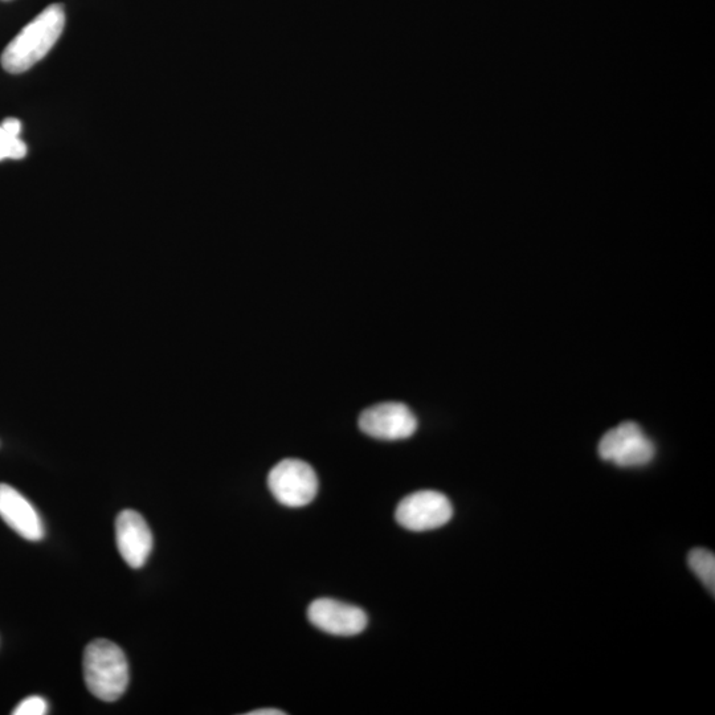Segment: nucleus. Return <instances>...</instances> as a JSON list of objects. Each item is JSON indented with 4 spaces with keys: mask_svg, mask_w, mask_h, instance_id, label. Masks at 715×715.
Listing matches in <instances>:
<instances>
[{
    "mask_svg": "<svg viewBox=\"0 0 715 715\" xmlns=\"http://www.w3.org/2000/svg\"><path fill=\"white\" fill-rule=\"evenodd\" d=\"M116 542L121 557L132 569H141L153 550V534L145 518L134 510H124L116 520Z\"/></svg>",
    "mask_w": 715,
    "mask_h": 715,
    "instance_id": "6e6552de",
    "label": "nucleus"
},
{
    "mask_svg": "<svg viewBox=\"0 0 715 715\" xmlns=\"http://www.w3.org/2000/svg\"><path fill=\"white\" fill-rule=\"evenodd\" d=\"M690 570L705 584L710 592H715V555L705 549H694L688 557Z\"/></svg>",
    "mask_w": 715,
    "mask_h": 715,
    "instance_id": "9d476101",
    "label": "nucleus"
},
{
    "mask_svg": "<svg viewBox=\"0 0 715 715\" xmlns=\"http://www.w3.org/2000/svg\"><path fill=\"white\" fill-rule=\"evenodd\" d=\"M0 125L11 136L20 137V133H22V122L16 118H6Z\"/></svg>",
    "mask_w": 715,
    "mask_h": 715,
    "instance_id": "ddd939ff",
    "label": "nucleus"
},
{
    "mask_svg": "<svg viewBox=\"0 0 715 715\" xmlns=\"http://www.w3.org/2000/svg\"><path fill=\"white\" fill-rule=\"evenodd\" d=\"M248 715H285L286 713L283 712V710H277V709H260V710H255V712L247 713Z\"/></svg>",
    "mask_w": 715,
    "mask_h": 715,
    "instance_id": "4468645a",
    "label": "nucleus"
},
{
    "mask_svg": "<svg viewBox=\"0 0 715 715\" xmlns=\"http://www.w3.org/2000/svg\"><path fill=\"white\" fill-rule=\"evenodd\" d=\"M47 713V701L38 696L26 698L12 712L14 715H44Z\"/></svg>",
    "mask_w": 715,
    "mask_h": 715,
    "instance_id": "f8f14e48",
    "label": "nucleus"
},
{
    "mask_svg": "<svg viewBox=\"0 0 715 715\" xmlns=\"http://www.w3.org/2000/svg\"><path fill=\"white\" fill-rule=\"evenodd\" d=\"M83 668L85 684L98 700L117 701L128 689V660L124 651L112 641L97 639L88 644Z\"/></svg>",
    "mask_w": 715,
    "mask_h": 715,
    "instance_id": "f03ea898",
    "label": "nucleus"
},
{
    "mask_svg": "<svg viewBox=\"0 0 715 715\" xmlns=\"http://www.w3.org/2000/svg\"><path fill=\"white\" fill-rule=\"evenodd\" d=\"M452 517L451 501L435 490H420L403 498L395 513L398 524L411 531L439 529L448 524Z\"/></svg>",
    "mask_w": 715,
    "mask_h": 715,
    "instance_id": "39448f33",
    "label": "nucleus"
},
{
    "mask_svg": "<svg viewBox=\"0 0 715 715\" xmlns=\"http://www.w3.org/2000/svg\"><path fill=\"white\" fill-rule=\"evenodd\" d=\"M27 145L20 137L11 136L0 125V161L4 159H23L27 155Z\"/></svg>",
    "mask_w": 715,
    "mask_h": 715,
    "instance_id": "9b49d317",
    "label": "nucleus"
},
{
    "mask_svg": "<svg viewBox=\"0 0 715 715\" xmlns=\"http://www.w3.org/2000/svg\"><path fill=\"white\" fill-rule=\"evenodd\" d=\"M308 618L314 627L334 636H357L369 621L362 608L333 599L314 600L308 608Z\"/></svg>",
    "mask_w": 715,
    "mask_h": 715,
    "instance_id": "0eeeda50",
    "label": "nucleus"
},
{
    "mask_svg": "<svg viewBox=\"0 0 715 715\" xmlns=\"http://www.w3.org/2000/svg\"><path fill=\"white\" fill-rule=\"evenodd\" d=\"M359 428L374 439L403 440L414 435L418 419L406 404L386 402L363 411Z\"/></svg>",
    "mask_w": 715,
    "mask_h": 715,
    "instance_id": "423d86ee",
    "label": "nucleus"
},
{
    "mask_svg": "<svg viewBox=\"0 0 715 715\" xmlns=\"http://www.w3.org/2000/svg\"><path fill=\"white\" fill-rule=\"evenodd\" d=\"M599 456L621 468L643 467L655 459L656 447L639 424L624 422L612 428L599 443Z\"/></svg>",
    "mask_w": 715,
    "mask_h": 715,
    "instance_id": "20e7f679",
    "label": "nucleus"
},
{
    "mask_svg": "<svg viewBox=\"0 0 715 715\" xmlns=\"http://www.w3.org/2000/svg\"><path fill=\"white\" fill-rule=\"evenodd\" d=\"M0 517L27 541H42L46 530L38 510L10 485L0 484Z\"/></svg>",
    "mask_w": 715,
    "mask_h": 715,
    "instance_id": "1a4fd4ad",
    "label": "nucleus"
},
{
    "mask_svg": "<svg viewBox=\"0 0 715 715\" xmlns=\"http://www.w3.org/2000/svg\"><path fill=\"white\" fill-rule=\"evenodd\" d=\"M268 486L281 505L304 508L317 496L318 478L305 461L286 459L273 467L268 476Z\"/></svg>",
    "mask_w": 715,
    "mask_h": 715,
    "instance_id": "7ed1b4c3",
    "label": "nucleus"
},
{
    "mask_svg": "<svg viewBox=\"0 0 715 715\" xmlns=\"http://www.w3.org/2000/svg\"><path fill=\"white\" fill-rule=\"evenodd\" d=\"M65 27V11L61 4H51L28 23L2 53V67L12 75L30 71L59 42Z\"/></svg>",
    "mask_w": 715,
    "mask_h": 715,
    "instance_id": "f257e3e1",
    "label": "nucleus"
}]
</instances>
